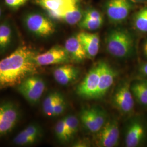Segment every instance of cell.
<instances>
[{
    "instance_id": "6da1fadb",
    "label": "cell",
    "mask_w": 147,
    "mask_h": 147,
    "mask_svg": "<svg viewBox=\"0 0 147 147\" xmlns=\"http://www.w3.org/2000/svg\"><path fill=\"white\" fill-rule=\"evenodd\" d=\"M38 53L33 48L21 45L0 60V90L15 88L28 76L38 74L34 58Z\"/></svg>"
},
{
    "instance_id": "7a4b0ae2",
    "label": "cell",
    "mask_w": 147,
    "mask_h": 147,
    "mask_svg": "<svg viewBox=\"0 0 147 147\" xmlns=\"http://www.w3.org/2000/svg\"><path fill=\"white\" fill-rule=\"evenodd\" d=\"M106 50L118 58L127 57L131 54L134 40L130 33L123 28H115L109 32L105 39Z\"/></svg>"
},
{
    "instance_id": "3957f363",
    "label": "cell",
    "mask_w": 147,
    "mask_h": 147,
    "mask_svg": "<svg viewBox=\"0 0 147 147\" xmlns=\"http://www.w3.org/2000/svg\"><path fill=\"white\" fill-rule=\"evenodd\" d=\"M14 88L30 105H36L45 90L46 82L42 77L35 74L24 79Z\"/></svg>"
},
{
    "instance_id": "277c9868",
    "label": "cell",
    "mask_w": 147,
    "mask_h": 147,
    "mask_svg": "<svg viewBox=\"0 0 147 147\" xmlns=\"http://www.w3.org/2000/svg\"><path fill=\"white\" fill-rule=\"evenodd\" d=\"M19 105L12 100L0 102V138L9 134L16 128L21 118Z\"/></svg>"
},
{
    "instance_id": "5b68a950",
    "label": "cell",
    "mask_w": 147,
    "mask_h": 147,
    "mask_svg": "<svg viewBox=\"0 0 147 147\" xmlns=\"http://www.w3.org/2000/svg\"><path fill=\"white\" fill-rule=\"evenodd\" d=\"M24 24L27 31L38 38H47L56 31V27L47 16L38 13H31L24 18Z\"/></svg>"
},
{
    "instance_id": "8992f818",
    "label": "cell",
    "mask_w": 147,
    "mask_h": 147,
    "mask_svg": "<svg viewBox=\"0 0 147 147\" xmlns=\"http://www.w3.org/2000/svg\"><path fill=\"white\" fill-rule=\"evenodd\" d=\"M34 60L39 67L51 65H58L72 62L64 47L58 45L53 46L44 53H38Z\"/></svg>"
},
{
    "instance_id": "52a82bcc",
    "label": "cell",
    "mask_w": 147,
    "mask_h": 147,
    "mask_svg": "<svg viewBox=\"0 0 147 147\" xmlns=\"http://www.w3.org/2000/svg\"><path fill=\"white\" fill-rule=\"evenodd\" d=\"M119 129L118 121L112 119L105 123L104 125L96 132L95 142L98 147H114L118 144Z\"/></svg>"
},
{
    "instance_id": "ba28073f",
    "label": "cell",
    "mask_w": 147,
    "mask_h": 147,
    "mask_svg": "<svg viewBox=\"0 0 147 147\" xmlns=\"http://www.w3.org/2000/svg\"><path fill=\"white\" fill-rule=\"evenodd\" d=\"M42 136L40 125L35 122L31 123L15 136L11 143L16 147H30L39 142Z\"/></svg>"
},
{
    "instance_id": "9c48e42d",
    "label": "cell",
    "mask_w": 147,
    "mask_h": 147,
    "mask_svg": "<svg viewBox=\"0 0 147 147\" xmlns=\"http://www.w3.org/2000/svg\"><path fill=\"white\" fill-rule=\"evenodd\" d=\"M100 76L99 63L92 68L76 88V93L86 99H94L99 86Z\"/></svg>"
},
{
    "instance_id": "30bf717a",
    "label": "cell",
    "mask_w": 147,
    "mask_h": 147,
    "mask_svg": "<svg viewBox=\"0 0 147 147\" xmlns=\"http://www.w3.org/2000/svg\"><path fill=\"white\" fill-rule=\"evenodd\" d=\"M114 107L123 113H129L134 107V96L129 82L121 84L117 88L112 98Z\"/></svg>"
},
{
    "instance_id": "8fae6325",
    "label": "cell",
    "mask_w": 147,
    "mask_h": 147,
    "mask_svg": "<svg viewBox=\"0 0 147 147\" xmlns=\"http://www.w3.org/2000/svg\"><path fill=\"white\" fill-rule=\"evenodd\" d=\"M132 8V3L130 0H109L105 7L109 19L116 23L125 20Z\"/></svg>"
},
{
    "instance_id": "7c38bea8",
    "label": "cell",
    "mask_w": 147,
    "mask_h": 147,
    "mask_svg": "<svg viewBox=\"0 0 147 147\" xmlns=\"http://www.w3.org/2000/svg\"><path fill=\"white\" fill-rule=\"evenodd\" d=\"M79 3V0H34V3L46 11L53 19Z\"/></svg>"
},
{
    "instance_id": "4fadbf2b",
    "label": "cell",
    "mask_w": 147,
    "mask_h": 147,
    "mask_svg": "<svg viewBox=\"0 0 147 147\" xmlns=\"http://www.w3.org/2000/svg\"><path fill=\"white\" fill-rule=\"evenodd\" d=\"M100 76L98 88L94 99L103 97L113 84L116 78L115 71L111 67L108 63L100 62Z\"/></svg>"
},
{
    "instance_id": "5bb4252c",
    "label": "cell",
    "mask_w": 147,
    "mask_h": 147,
    "mask_svg": "<svg viewBox=\"0 0 147 147\" xmlns=\"http://www.w3.org/2000/svg\"><path fill=\"white\" fill-rule=\"evenodd\" d=\"M79 74L78 68L70 63L58 65L53 71L55 80L62 86H67L73 83L78 79Z\"/></svg>"
},
{
    "instance_id": "9a60e30c",
    "label": "cell",
    "mask_w": 147,
    "mask_h": 147,
    "mask_svg": "<svg viewBox=\"0 0 147 147\" xmlns=\"http://www.w3.org/2000/svg\"><path fill=\"white\" fill-rule=\"evenodd\" d=\"M146 135L145 127L140 121H132L126 131L125 143L127 147H136L142 143Z\"/></svg>"
},
{
    "instance_id": "2e32d148",
    "label": "cell",
    "mask_w": 147,
    "mask_h": 147,
    "mask_svg": "<svg viewBox=\"0 0 147 147\" xmlns=\"http://www.w3.org/2000/svg\"><path fill=\"white\" fill-rule=\"evenodd\" d=\"M72 62H80L88 58L84 46L77 34L68 38L64 44Z\"/></svg>"
},
{
    "instance_id": "e0dca14e",
    "label": "cell",
    "mask_w": 147,
    "mask_h": 147,
    "mask_svg": "<svg viewBox=\"0 0 147 147\" xmlns=\"http://www.w3.org/2000/svg\"><path fill=\"white\" fill-rule=\"evenodd\" d=\"M88 58H94L99 53L100 37L98 33L82 32L77 34Z\"/></svg>"
},
{
    "instance_id": "ac0fdd59",
    "label": "cell",
    "mask_w": 147,
    "mask_h": 147,
    "mask_svg": "<svg viewBox=\"0 0 147 147\" xmlns=\"http://www.w3.org/2000/svg\"><path fill=\"white\" fill-rule=\"evenodd\" d=\"M14 32L8 22L0 24V55L7 53L13 44Z\"/></svg>"
},
{
    "instance_id": "d6986e66",
    "label": "cell",
    "mask_w": 147,
    "mask_h": 147,
    "mask_svg": "<svg viewBox=\"0 0 147 147\" xmlns=\"http://www.w3.org/2000/svg\"><path fill=\"white\" fill-rule=\"evenodd\" d=\"M84 12L81 10L79 3H77L67 11L58 15L55 20L63 21L69 25H74L78 24L83 17Z\"/></svg>"
},
{
    "instance_id": "ffe728a7",
    "label": "cell",
    "mask_w": 147,
    "mask_h": 147,
    "mask_svg": "<svg viewBox=\"0 0 147 147\" xmlns=\"http://www.w3.org/2000/svg\"><path fill=\"white\" fill-rule=\"evenodd\" d=\"M134 97L138 103L147 106V81H141L134 83L131 86Z\"/></svg>"
},
{
    "instance_id": "44dd1931",
    "label": "cell",
    "mask_w": 147,
    "mask_h": 147,
    "mask_svg": "<svg viewBox=\"0 0 147 147\" xmlns=\"http://www.w3.org/2000/svg\"><path fill=\"white\" fill-rule=\"evenodd\" d=\"M80 120L84 127L89 131L96 133L100 130L93 115L91 109H84L81 111Z\"/></svg>"
},
{
    "instance_id": "7402d4cb",
    "label": "cell",
    "mask_w": 147,
    "mask_h": 147,
    "mask_svg": "<svg viewBox=\"0 0 147 147\" xmlns=\"http://www.w3.org/2000/svg\"><path fill=\"white\" fill-rule=\"evenodd\" d=\"M59 92H52L46 96L42 103L43 113L47 117H53L54 107L56 104Z\"/></svg>"
},
{
    "instance_id": "603a6c76",
    "label": "cell",
    "mask_w": 147,
    "mask_h": 147,
    "mask_svg": "<svg viewBox=\"0 0 147 147\" xmlns=\"http://www.w3.org/2000/svg\"><path fill=\"white\" fill-rule=\"evenodd\" d=\"M133 24L135 28L139 31L147 32V7L137 11L133 19Z\"/></svg>"
},
{
    "instance_id": "cb8c5ba5",
    "label": "cell",
    "mask_w": 147,
    "mask_h": 147,
    "mask_svg": "<svg viewBox=\"0 0 147 147\" xmlns=\"http://www.w3.org/2000/svg\"><path fill=\"white\" fill-rule=\"evenodd\" d=\"M54 131L55 136L59 142L65 143L70 140L64 118L56 123L54 128Z\"/></svg>"
},
{
    "instance_id": "d4e9b609",
    "label": "cell",
    "mask_w": 147,
    "mask_h": 147,
    "mask_svg": "<svg viewBox=\"0 0 147 147\" xmlns=\"http://www.w3.org/2000/svg\"><path fill=\"white\" fill-rule=\"evenodd\" d=\"M70 140L78 132L79 121L78 118L74 115H68L64 117Z\"/></svg>"
},
{
    "instance_id": "484cf974",
    "label": "cell",
    "mask_w": 147,
    "mask_h": 147,
    "mask_svg": "<svg viewBox=\"0 0 147 147\" xmlns=\"http://www.w3.org/2000/svg\"><path fill=\"white\" fill-rule=\"evenodd\" d=\"M104 22L102 20H93L88 18H82L79 22V26L81 28L88 31H95L98 30L102 26Z\"/></svg>"
},
{
    "instance_id": "4316f807",
    "label": "cell",
    "mask_w": 147,
    "mask_h": 147,
    "mask_svg": "<svg viewBox=\"0 0 147 147\" xmlns=\"http://www.w3.org/2000/svg\"><path fill=\"white\" fill-rule=\"evenodd\" d=\"M67 108V101L62 94L60 92L58 95L56 104L54 107L53 117H58L62 115Z\"/></svg>"
},
{
    "instance_id": "83f0119b",
    "label": "cell",
    "mask_w": 147,
    "mask_h": 147,
    "mask_svg": "<svg viewBox=\"0 0 147 147\" xmlns=\"http://www.w3.org/2000/svg\"><path fill=\"white\" fill-rule=\"evenodd\" d=\"M91 109L95 121L100 130L106 122L105 112L102 110L96 107H93L91 108Z\"/></svg>"
},
{
    "instance_id": "f1b7e54d",
    "label": "cell",
    "mask_w": 147,
    "mask_h": 147,
    "mask_svg": "<svg viewBox=\"0 0 147 147\" xmlns=\"http://www.w3.org/2000/svg\"><path fill=\"white\" fill-rule=\"evenodd\" d=\"M85 18L90 19L93 20H102L104 19L103 16L99 11L95 9H88L84 11L83 14V17Z\"/></svg>"
},
{
    "instance_id": "f546056e",
    "label": "cell",
    "mask_w": 147,
    "mask_h": 147,
    "mask_svg": "<svg viewBox=\"0 0 147 147\" xmlns=\"http://www.w3.org/2000/svg\"><path fill=\"white\" fill-rule=\"evenodd\" d=\"M28 0H5L6 5L11 9H18L24 5Z\"/></svg>"
},
{
    "instance_id": "4dcf8cb0",
    "label": "cell",
    "mask_w": 147,
    "mask_h": 147,
    "mask_svg": "<svg viewBox=\"0 0 147 147\" xmlns=\"http://www.w3.org/2000/svg\"><path fill=\"white\" fill-rule=\"evenodd\" d=\"M89 143L87 140H80L74 144V147H88Z\"/></svg>"
},
{
    "instance_id": "1f68e13d",
    "label": "cell",
    "mask_w": 147,
    "mask_h": 147,
    "mask_svg": "<svg viewBox=\"0 0 147 147\" xmlns=\"http://www.w3.org/2000/svg\"><path fill=\"white\" fill-rule=\"evenodd\" d=\"M139 71L143 76L147 77V63L142 64L140 67Z\"/></svg>"
},
{
    "instance_id": "d6a6232c",
    "label": "cell",
    "mask_w": 147,
    "mask_h": 147,
    "mask_svg": "<svg viewBox=\"0 0 147 147\" xmlns=\"http://www.w3.org/2000/svg\"><path fill=\"white\" fill-rule=\"evenodd\" d=\"M143 51L144 56L147 57V39L143 45Z\"/></svg>"
},
{
    "instance_id": "836d02e7",
    "label": "cell",
    "mask_w": 147,
    "mask_h": 147,
    "mask_svg": "<svg viewBox=\"0 0 147 147\" xmlns=\"http://www.w3.org/2000/svg\"><path fill=\"white\" fill-rule=\"evenodd\" d=\"M1 16H2V10H1V8H0V18H1Z\"/></svg>"
},
{
    "instance_id": "e575fe53",
    "label": "cell",
    "mask_w": 147,
    "mask_h": 147,
    "mask_svg": "<svg viewBox=\"0 0 147 147\" xmlns=\"http://www.w3.org/2000/svg\"><path fill=\"white\" fill-rule=\"evenodd\" d=\"M140 1H141V0H140Z\"/></svg>"
}]
</instances>
